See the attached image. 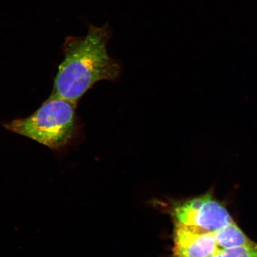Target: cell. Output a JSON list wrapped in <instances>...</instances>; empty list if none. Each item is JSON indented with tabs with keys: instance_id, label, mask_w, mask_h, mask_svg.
Masks as SVG:
<instances>
[{
	"instance_id": "6",
	"label": "cell",
	"mask_w": 257,
	"mask_h": 257,
	"mask_svg": "<svg viewBox=\"0 0 257 257\" xmlns=\"http://www.w3.org/2000/svg\"><path fill=\"white\" fill-rule=\"evenodd\" d=\"M223 257H257V244L252 242L246 245L221 249Z\"/></svg>"
},
{
	"instance_id": "1",
	"label": "cell",
	"mask_w": 257,
	"mask_h": 257,
	"mask_svg": "<svg viewBox=\"0 0 257 257\" xmlns=\"http://www.w3.org/2000/svg\"><path fill=\"white\" fill-rule=\"evenodd\" d=\"M111 35L108 24L102 27L90 24L85 36L67 37L50 96L78 102L95 83L118 81L121 64L109 56L107 48Z\"/></svg>"
},
{
	"instance_id": "5",
	"label": "cell",
	"mask_w": 257,
	"mask_h": 257,
	"mask_svg": "<svg viewBox=\"0 0 257 257\" xmlns=\"http://www.w3.org/2000/svg\"><path fill=\"white\" fill-rule=\"evenodd\" d=\"M213 234L221 249L245 245L251 242L234 221L215 231Z\"/></svg>"
},
{
	"instance_id": "3",
	"label": "cell",
	"mask_w": 257,
	"mask_h": 257,
	"mask_svg": "<svg viewBox=\"0 0 257 257\" xmlns=\"http://www.w3.org/2000/svg\"><path fill=\"white\" fill-rule=\"evenodd\" d=\"M173 214L176 224L202 232H214L233 221L226 209L210 194L176 205Z\"/></svg>"
},
{
	"instance_id": "2",
	"label": "cell",
	"mask_w": 257,
	"mask_h": 257,
	"mask_svg": "<svg viewBox=\"0 0 257 257\" xmlns=\"http://www.w3.org/2000/svg\"><path fill=\"white\" fill-rule=\"evenodd\" d=\"M78 102L50 96L30 116L3 124L6 130L61 152L75 143L80 131Z\"/></svg>"
},
{
	"instance_id": "7",
	"label": "cell",
	"mask_w": 257,
	"mask_h": 257,
	"mask_svg": "<svg viewBox=\"0 0 257 257\" xmlns=\"http://www.w3.org/2000/svg\"><path fill=\"white\" fill-rule=\"evenodd\" d=\"M214 257H223L222 255H221V253H220V254H218L216 256H215Z\"/></svg>"
},
{
	"instance_id": "4",
	"label": "cell",
	"mask_w": 257,
	"mask_h": 257,
	"mask_svg": "<svg viewBox=\"0 0 257 257\" xmlns=\"http://www.w3.org/2000/svg\"><path fill=\"white\" fill-rule=\"evenodd\" d=\"M221 252L213 232H202L176 224L173 248L175 257H214Z\"/></svg>"
}]
</instances>
